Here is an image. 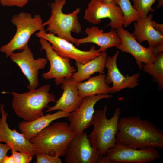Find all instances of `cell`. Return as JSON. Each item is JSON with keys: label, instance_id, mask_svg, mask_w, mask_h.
Masks as SVG:
<instances>
[{"label": "cell", "instance_id": "obj_1", "mask_svg": "<svg viewBox=\"0 0 163 163\" xmlns=\"http://www.w3.org/2000/svg\"><path fill=\"white\" fill-rule=\"evenodd\" d=\"M116 142L130 148L163 149V131L154 123L140 116L120 119Z\"/></svg>", "mask_w": 163, "mask_h": 163}, {"label": "cell", "instance_id": "obj_2", "mask_svg": "<svg viewBox=\"0 0 163 163\" xmlns=\"http://www.w3.org/2000/svg\"><path fill=\"white\" fill-rule=\"evenodd\" d=\"M107 110L106 104L102 110L95 111L91 123L93 129L88 135L89 142L98 158L104 155L107 151L116 143V135L121 111L119 108H116L113 116L108 119L107 116Z\"/></svg>", "mask_w": 163, "mask_h": 163}, {"label": "cell", "instance_id": "obj_3", "mask_svg": "<svg viewBox=\"0 0 163 163\" xmlns=\"http://www.w3.org/2000/svg\"><path fill=\"white\" fill-rule=\"evenodd\" d=\"M76 134L68 123L58 122L49 125L30 141L35 147L36 153H46L64 157L69 144Z\"/></svg>", "mask_w": 163, "mask_h": 163}, {"label": "cell", "instance_id": "obj_4", "mask_svg": "<svg viewBox=\"0 0 163 163\" xmlns=\"http://www.w3.org/2000/svg\"><path fill=\"white\" fill-rule=\"evenodd\" d=\"M49 84L38 88L22 93L13 92L12 107L15 113L26 121H31L44 115L43 109L49 107L51 102L55 103V96L50 92Z\"/></svg>", "mask_w": 163, "mask_h": 163}, {"label": "cell", "instance_id": "obj_5", "mask_svg": "<svg viewBox=\"0 0 163 163\" xmlns=\"http://www.w3.org/2000/svg\"><path fill=\"white\" fill-rule=\"evenodd\" d=\"M66 3V0H55L51 3L50 16L43 25L47 26L46 32L74 44L76 38L72 36L71 33L82 32L78 16L80 9L78 8L71 13H64L62 10Z\"/></svg>", "mask_w": 163, "mask_h": 163}, {"label": "cell", "instance_id": "obj_6", "mask_svg": "<svg viewBox=\"0 0 163 163\" xmlns=\"http://www.w3.org/2000/svg\"><path fill=\"white\" fill-rule=\"evenodd\" d=\"M11 21L16 27L15 34L8 43L0 48V51L5 54L7 58L14 51L23 50L34 33L44 29L42 18L37 14L33 17L30 14L21 12L13 15Z\"/></svg>", "mask_w": 163, "mask_h": 163}, {"label": "cell", "instance_id": "obj_7", "mask_svg": "<svg viewBox=\"0 0 163 163\" xmlns=\"http://www.w3.org/2000/svg\"><path fill=\"white\" fill-rule=\"evenodd\" d=\"M158 149L153 147L142 149L128 147L116 142L97 163H147L161 157Z\"/></svg>", "mask_w": 163, "mask_h": 163}, {"label": "cell", "instance_id": "obj_8", "mask_svg": "<svg viewBox=\"0 0 163 163\" xmlns=\"http://www.w3.org/2000/svg\"><path fill=\"white\" fill-rule=\"evenodd\" d=\"M35 35L43 38L51 44L54 50L62 57L75 61L76 62L85 64L96 58L102 53L92 46L89 50H80L67 40L59 37L54 34L46 32L44 29L38 31Z\"/></svg>", "mask_w": 163, "mask_h": 163}, {"label": "cell", "instance_id": "obj_9", "mask_svg": "<svg viewBox=\"0 0 163 163\" xmlns=\"http://www.w3.org/2000/svg\"><path fill=\"white\" fill-rule=\"evenodd\" d=\"M41 49L46 52V59L50 63L49 70L42 74L46 80L55 79L56 85H61L65 78H72L76 68L70 63V59L59 55L51 46V44L46 39L39 38Z\"/></svg>", "mask_w": 163, "mask_h": 163}, {"label": "cell", "instance_id": "obj_10", "mask_svg": "<svg viewBox=\"0 0 163 163\" xmlns=\"http://www.w3.org/2000/svg\"><path fill=\"white\" fill-rule=\"evenodd\" d=\"M110 19L108 25L112 29L123 27L124 19L120 8L113 2L104 3L98 0H91L85 10L84 18L94 24L101 23L102 19Z\"/></svg>", "mask_w": 163, "mask_h": 163}, {"label": "cell", "instance_id": "obj_11", "mask_svg": "<svg viewBox=\"0 0 163 163\" xmlns=\"http://www.w3.org/2000/svg\"><path fill=\"white\" fill-rule=\"evenodd\" d=\"M9 57L13 62L20 68L23 73L28 80L27 88L32 90L37 88L39 84V70L43 69L48 63L44 58L35 59L28 45L21 52L12 53Z\"/></svg>", "mask_w": 163, "mask_h": 163}, {"label": "cell", "instance_id": "obj_12", "mask_svg": "<svg viewBox=\"0 0 163 163\" xmlns=\"http://www.w3.org/2000/svg\"><path fill=\"white\" fill-rule=\"evenodd\" d=\"M112 97L111 94H99L84 98L80 106L67 117L70 128L77 134L89 127L94 113L95 104L101 99Z\"/></svg>", "mask_w": 163, "mask_h": 163}, {"label": "cell", "instance_id": "obj_13", "mask_svg": "<svg viewBox=\"0 0 163 163\" xmlns=\"http://www.w3.org/2000/svg\"><path fill=\"white\" fill-rule=\"evenodd\" d=\"M121 40V44L116 48L123 52L129 53L135 59L138 67L142 69L144 64L152 63L155 56L152 48H146L140 44L132 34L123 27L116 29Z\"/></svg>", "mask_w": 163, "mask_h": 163}, {"label": "cell", "instance_id": "obj_14", "mask_svg": "<svg viewBox=\"0 0 163 163\" xmlns=\"http://www.w3.org/2000/svg\"><path fill=\"white\" fill-rule=\"evenodd\" d=\"M84 131L77 134L72 139L66 149L64 162L66 163H97L96 155Z\"/></svg>", "mask_w": 163, "mask_h": 163}, {"label": "cell", "instance_id": "obj_15", "mask_svg": "<svg viewBox=\"0 0 163 163\" xmlns=\"http://www.w3.org/2000/svg\"><path fill=\"white\" fill-rule=\"evenodd\" d=\"M5 105L0 106L1 117H0V142H3L9 145L11 150L30 154L34 156L36 153L35 147L30 140L27 139L22 133L15 129L9 127L7 120L8 113L4 109Z\"/></svg>", "mask_w": 163, "mask_h": 163}, {"label": "cell", "instance_id": "obj_16", "mask_svg": "<svg viewBox=\"0 0 163 163\" xmlns=\"http://www.w3.org/2000/svg\"><path fill=\"white\" fill-rule=\"evenodd\" d=\"M119 53V51H117L113 56H107L105 64V68L107 70L105 77L106 82L108 85L112 84V86L110 87L111 94L119 92L125 88H133L138 85L140 76L139 73L131 76H125L120 71L117 63Z\"/></svg>", "mask_w": 163, "mask_h": 163}, {"label": "cell", "instance_id": "obj_17", "mask_svg": "<svg viewBox=\"0 0 163 163\" xmlns=\"http://www.w3.org/2000/svg\"><path fill=\"white\" fill-rule=\"evenodd\" d=\"M85 33L86 37L76 39L75 44L79 46L85 43H92L100 47L97 50L99 52H106L107 49L117 47L121 43L120 38L116 30L112 29L107 32H104L103 30L95 26L87 28Z\"/></svg>", "mask_w": 163, "mask_h": 163}, {"label": "cell", "instance_id": "obj_18", "mask_svg": "<svg viewBox=\"0 0 163 163\" xmlns=\"http://www.w3.org/2000/svg\"><path fill=\"white\" fill-rule=\"evenodd\" d=\"M77 84L72 77L65 78L61 84L63 90L62 96L56 101L54 106L48 108L46 112L61 110L71 113L75 111L81 105L83 99L79 95Z\"/></svg>", "mask_w": 163, "mask_h": 163}, {"label": "cell", "instance_id": "obj_19", "mask_svg": "<svg viewBox=\"0 0 163 163\" xmlns=\"http://www.w3.org/2000/svg\"><path fill=\"white\" fill-rule=\"evenodd\" d=\"M150 14L145 18H140L134 23V29L132 33L139 43L147 41L149 47L153 48L163 43V35L153 26Z\"/></svg>", "mask_w": 163, "mask_h": 163}, {"label": "cell", "instance_id": "obj_20", "mask_svg": "<svg viewBox=\"0 0 163 163\" xmlns=\"http://www.w3.org/2000/svg\"><path fill=\"white\" fill-rule=\"evenodd\" d=\"M70 113L59 110L53 113L43 115L33 121H22L19 123L18 128L25 137L30 140L53 121L67 117Z\"/></svg>", "mask_w": 163, "mask_h": 163}, {"label": "cell", "instance_id": "obj_21", "mask_svg": "<svg viewBox=\"0 0 163 163\" xmlns=\"http://www.w3.org/2000/svg\"><path fill=\"white\" fill-rule=\"evenodd\" d=\"M107 56L106 52L102 53L97 57L85 64L76 62L77 71L73 73L72 78L78 83L88 79L95 73L104 74Z\"/></svg>", "mask_w": 163, "mask_h": 163}, {"label": "cell", "instance_id": "obj_22", "mask_svg": "<svg viewBox=\"0 0 163 163\" xmlns=\"http://www.w3.org/2000/svg\"><path fill=\"white\" fill-rule=\"evenodd\" d=\"M106 75L100 74L90 77L87 81L77 84L78 92L82 98L99 94H108L110 87L105 81Z\"/></svg>", "mask_w": 163, "mask_h": 163}, {"label": "cell", "instance_id": "obj_23", "mask_svg": "<svg viewBox=\"0 0 163 163\" xmlns=\"http://www.w3.org/2000/svg\"><path fill=\"white\" fill-rule=\"evenodd\" d=\"M142 69L152 77L153 80L158 84L160 90L163 89V52L156 55L152 63L142 65Z\"/></svg>", "mask_w": 163, "mask_h": 163}, {"label": "cell", "instance_id": "obj_24", "mask_svg": "<svg viewBox=\"0 0 163 163\" xmlns=\"http://www.w3.org/2000/svg\"><path fill=\"white\" fill-rule=\"evenodd\" d=\"M113 2L120 8L123 13L124 27L129 26L140 18L139 14L133 8L130 0H113Z\"/></svg>", "mask_w": 163, "mask_h": 163}, {"label": "cell", "instance_id": "obj_25", "mask_svg": "<svg viewBox=\"0 0 163 163\" xmlns=\"http://www.w3.org/2000/svg\"><path fill=\"white\" fill-rule=\"evenodd\" d=\"M133 8L139 14L140 18H145L149 12L154 11L152 6L157 0H131Z\"/></svg>", "mask_w": 163, "mask_h": 163}, {"label": "cell", "instance_id": "obj_26", "mask_svg": "<svg viewBox=\"0 0 163 163\" xmlns=\"http://www.w3.org/2000/svg\"><path fill=\"white\" fill-rule=\"evenodd\" d=\"M37 163H62L61 159L59 157L46 153H37L36 155Z\"/></svg>", "mask_w": 163, "mask_h": 163}, {"label": "cell", "instance_id": "obj_27", "mask_svg": "<svg viewBox=\"0 0 163 163\" xmlns=\"http://www.w3.org/2000/svg\"><path fill=\"white\" fill-rule=\"evenodd\" d=\"M12 155L13 156L15 163H29L34 157L30 154L11 150Z\"/></svg>", "mask_w": 163, "mask_h": 163}, {"label": "cell", "instance_id": "obj_28", "mask_svg": "<svg viewBox=\"0 0 163 163\" xmlns=\"http://www.w3.org/2000/svg\"><path fill=\"white\" fill-rule=\"evenodd\" d=\"M29 0H0V3L3 6H17L23 7L27 3Z\"/></svg>", "mask_w": 163, "mask_h": 163}, {"label": "cell", "instance_id": "obj_29", "mask_svg": "<svg viewBox=\"0 0 163 163\" xmlns=\"http://www.w3.org/2000/svg\"><path fill=\"white\" fill-rule=\"evenodd\" d=\"M10 150H11V148L7 144L0 143V163H3L4 157Z\"/></svg>", "mask_w": 163, "mask_h": 163}, {"label": "cell", "instance_id": "obj_30", "mask_svg": "<svg viewBox=\"0 0 163 163\" xmlns=\"http://www.w3.org/2000/svg\"><path fill=\"white\" fill-rule=\"evenodd\" d=\"M152 23L155 29L163 35V24L156 23L155 21L152 20Z\"/></svg>", "mask_w": 163, "mask_h": 163}, {"label": "cell", "instance_id": "obj_31", "mask_svg": "<svg viewBox=\"0 0 163 163\" xmlns=\"http://www.w3.org/2000/svg\"><path fill=\"white\" fill-rule=\"evenodd\" d=\"M3 163H15L13 156L12 155L10 156L6 155L3 159Z\"/></svg>", "mask_w": 163, "mask_h": 163}, {"label": "cell", "instance_id": "obj_32", "mask_svg": "<svg viewBox=\"0 0 163 163\" xmlns=\"http://www.w3.org/2000/svg\"><path fill=\"white\" fill-rule=\"evenodd\" d=\"M158 4L156 6V9H158L161 8L163 5V0H157Z\"/></svg>", "mask_w": 163, "mask_h": 163}, {"label": "cell", "instance_id": "obj_33", "mask_svg": "<svg viewBox=\"0 0 163 163\" xmlns=\"http://www.w3.org/2000/svg\"><path fill=\"white\" fill-rule=\"evenodd\" d=\"M99 2L104 3H110L113 2V0H98Z\"/></svg>", "mask_w": 163, "mask_h": 163}]
</instances>
